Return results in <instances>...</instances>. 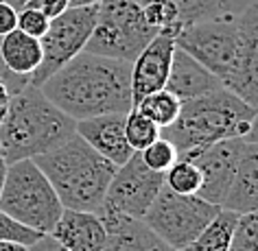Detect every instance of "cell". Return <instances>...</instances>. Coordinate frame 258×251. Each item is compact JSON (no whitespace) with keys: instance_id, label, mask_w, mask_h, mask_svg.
<instances>
[{"instance_id":"obj_8","label":"cell","mask_w":258,"mask_h":251,"mask_svg":"<svg viewBox=\"0 0 258 251\" xmlns=\"http://www.w3.org/2000/svg\"><path fill=\"white\" fill-rule=\"evenodd\" d=\"M175 48L190 55L225 86L236 61V16L228 11L223 16L212 18V20H204L182 29L175 35Z\"/></svg>"},{"instance_id":"obj_41","label":"cell","mask_w":258,"mask_h":251,"mask_svg":"<svg viewBox=\"0 0 258 251\" xmlns=\"http://www.w3.org/2000/svg\"><path fill=\"white\" fill-rule=\"evenodd\" d=\"M0 3H5V0H0Z\"/></svg>"},{"instance_id":"obj_2","label":"cell","mask_w":258,"mask_h":251,"mask_svg":"<svg viewBox=\"0 0 258 251\" xmlns=\"http://www.w3.org/2000/svg\"><path fill=\"white\" fill-rule=\"evenodd\" d=\"M75 136V120L55 107L40 88L27 86L7 103L0 125V157L5 164L57 149Z\"/></svg>"},{"instance_id":"obj_24","label":"cell","mask_w":258,"mask_h":251,"mask_svg":"<svg viewBox=\"0 0 258 251\" xmlns=\"http://www.w3.org/2000/svg\"><path fill=\"white\" fill-rule=\"evenodd\" d=\"M125 138L134 153L145 151L160 138V127H156L149 118H145L138 109H132L125 118Z\"/></svg>"},{"instance_id":"obj_23","label":"cell","mask_w":258,"mask_h":251,"mask_svg":"<svg viewBox=\"0 0 258 251\" xmlns=\"http://www.w3.org/2000/svg\"><path fill=\"white\" fill-rule=\"evenodd\" d=\"M164 186L177 195H197L202 188V173L192 162L177 157L175 164L164 173Z\"/></svg>"},{"instance_id":"obj_38","label":"cell","mask_w":258,"mask_h":251,"mask_svg":"<svg viewBox=\"0 0 258 251\" xmlns=\"http://www.w3.org/2000/svg\"><path fill=\"white\" fill-rule=\"evenodd\" d=\"M5 175H7V164L0 157V192H3V184H5Z\"/></svg>"},{"instance_id":"obj_20","label":"cell","mask_w":258,"mask_h":251,"mask_svg":"<svg viewBox=\"0 0 258 251\" xmlns=\"http://www.w3.org/2000/svg\"><path fill=\"white\" fill-rule=\"evenodd\" d=\"M236 218H238V214H234V212L221 210L202 234L197 238H192V240L179 251H228Z\"/></svg>"},{"instance_id":"obj_26","label":"cell","mask_w":258,"mask_h":251,"mask_svg":"<svg viewBox=\"0 0 258 251\" xmlns=\"http://www.w3.org/2000/svg\"><path fill=\"white\" fill-rule=\"evenodd\" d=\"M143 16L149 27H153L156 31H166L175 37L179 31V24H177V11L173 7L171 0H158V3H151L143 9Z\"/></svg>"},{"instance_id":"obj_19","label":"cell","mask_w":258,"mask_h":251,"mask_svg":"<svg viewBox=\"0 0 258 251\" xmlns=\"http://www.w3.org/2000/svg\"><path fill=\"white\" fill-rule=\"evenodd\" d=\"M0 57H3L5 66L14 74L27 76L31 81V74H33L42 63L40 40H35V37L14 29L11 33L0 37Z\"/></svg>"},{"instance_id":"obj_3","label":"cell","mask_w":258,"mask_h":251,"mask_svg":"<svg viewBox=\"0 0 258 251\" xmlns=\"http://www.w3.org/2000/svg\"><path fill=\"white\" fill-rule=\"evenodd\" d=\"M33 162L46 175L63 210L94 214L101 210L107 186L118 171V166L99 155L77 133L61 146L37 155Z\"/></svg>"},{"instance_id":"obj_4","label":"cell","mask_w":258,"mask_h":251,"mask_svg":"<svg viewBox=\"0 0 258 251\" xmlns=\"http://www.w3.org/2000/svg\"><path fill=\"white\" fill-rule=\"evenodd\" d=\"M254 116L256 109L243 103L228 88H219L199 99L182 103L177 120L160 131V136L175 146L179 157L221 140L245 138Z\"/></svg>"},{"instance_id":"obj_17","label":"cell","mask_w":258,"mask_h":251,"mask_svg":"<svg viewBox=\"0 0 258 251\" xmlns=\"http://www.w3.org/2000/svg\"><path fill=\"white\" fill-rule=\"evenodd\" d=\"M219 88H225V86L215 74L208 72L202 63L195 61L190 55H186L184 50L175 48L164 90H169L173 96H177L182 103H186V101L199 99V96L208 92H215Z\"/></svg>"},{"instance_id":"obj_5","label":"cell","mask_w":258,"mask_h":251,"mask_svg":"<svg viewBox=\"0 0 258 251\" xmlns=\"http://www.w3.org/2000/svg\"><path fill=\"white\" fill-rule=\"evenodd\" d=\"M0 210L24 227L50 234L59 221L63 205L33 159H20L7 164Z\"/></svg>"},{"instance_id":"obj_10","label":"cell","mask_w":258,"mask_h":251,"mask_svg":"<svg viewBox=\"0 0 258 251\" xmlns=\"http://www.w3.org/2000/svg\"><path fill=\"white\" fill-rule=\"evenodd\" d=\"M164 186V173H156L147 169L140 153H134L122 166H118L116 175L107 186L105 201L101 208L114 210L118 214L143 218L149 210L153 199L158 197L160 188Z\"/></svg>"},{"instance_id":"obj_15","label":"cell","mask_w":258,"mask_h":251,"mask_svg":"<svg viewBox=\"0 0 258 251\" xmlns=\"http://www.w3.org/2000/svg\"><path fill=\"white\" fill-rule=\"evenodd\" d=\"M96 214L107 229V242L103 251H173L138 218L107 208H101Z\"/></svg>"},{"instance_id":"obj_6","label":"cell","mask_w":258,"mask_h":251,"mask_svg":"<svg viewBox=\"0 0 258 251\" xmlns=\"http://www.w3.org/2000/svg\"><path fill=\"white\" fill-rule=\"evenodd\" d=\"M158 33L132 0H103L96 5V24L86 53L134 63Z\"/></svg>"},{"instance_id":"obj_30","label":"cell","mask_w":258,"mask_h":251,"mask_svg":"<svg viewBox=\"0 0 258 251\" xmlns=\"http://www.w3.org/2000/svg\"><path fill=\"white\" fill-rule=\"evenodd\" d=\"M29 7L44 11L48 18H55L70 7V0H31Z\"/></svg>"},{"instance_id":"obj_25","label":"cell","mask_w":258,"mask_h":251,"mask_svg":"<svg viewBox=\"0 0 258 251\" xmlns=\"http://www.w3.org/2000/svg\"><path fill=\"white\" fill-rule=\"evenodd\" d=\"M228 251H258V212L238 214Z\"/></svg>"},{"instance_id":"obj_16","label":"cell","mask_w":258,"mask_h":251,"mask_svg":"<svg viewBox=\"0 0 258 251\" xmlns=\"http://www.w3.org/2000/svg\"><path fill=\"white\" fill-rule=\"evenodd\" d=\"M50 236L66 251H103L107 229L94 212L63 210Z\"/></svg>"},{"instance_id":"obj_27","label":"cell","mask_w":258,"mask_h":251,"mask_svg":"<svg viewBox=\"0 0 258 251\" xmlns=\"http://www.w3.org/2000/svg\"><path fill=\"white\" fill-rule=\"evenodd\" d=\"M140 157H143L147 169H151L156 173H166L173 164H175L177 151L169 140H164L162 136H160L153 144H149L145 151H140Z\"/></svg>"},{"instance_id":"obj_13","label":"cell","mask_w":258,"mask_h":251,"mask_svg":"<svg viewBox=\"0 0 258 251\" xmlns=\"http://www.w3.org/2000/svg\"><path fill=\"white\" fill-rule=\"evenodd\" d=\"M175 53V37L166 31L153 37L151 44L132 63V99L134 105L140 103L145 96L160 92L166 86L169 70Z\"/></svg>"},{"instance_id":"obj_21","label":"cell","mask_w":258,"mask_h":251,"mask_svg":"<svg viewBox=\"0 0 258 251\" xmlns=\"http://www.w3.org/2000/svg\"><path fill=\"white\" fill-rule=\"evenodd\" d=\"M134 109H138L145 118H149L162 131L177 120L179 109H182V101L177 96H173L169 90H160V92L145 96L143 101L134 105Z\"/></svg>"},{"instance_id":"obj_35","label":"cell","mask_w":258,"mask_h":251,"mask_svg":"<svg viewBox=\"0 0 258 251\" xmlns=\"http://www.w3.org/2000/svg\"><path fill=\"white\" fill-rule=\"evenodd\" d=\"M103 0H70V7H96Z\"/></svg>"},{"instance_id":"obj_33","label":"cell","mask_w":258,"mask_h":251,"mask_svg":"<svg viewBox=\"0 0 258 251\" xmlns=\"http://www.w3.org/2000/svg\"><path fill=\"white\" fill-rule=\"evenodd\" d=\"M0 251H31L27 244L11 242V240H0Z\"/></svg>"},{"instance_id":"obj_28","label":"cell","mask_w":258,"mask_h":251,"mask_svg":"<svg viewBox=\"0 0 258 251\" xmlns=\"http://www.w3.org/2000/svg\"><path fill=\"white\" fill-rule=\"evenodd\" d=\"M42 236L44 234L24 227V225L14 221V218L7 216L3 210H0V240H11V242H20V244L31 247V244H35Z\"/></svg>"},{"instance_id":"obj_22","label":"cell","mask_w":258,"mask_h":251,"mask_svg":"<svg viewBox=\"0 0 258 251\" xmlns=\"http://www.w3.org/2000/svg\"><path fill=\"white\" fill-rule=\"evenodd\" d=\"M177 11L179 29L228 14V0H171Z\"/></svg>"},{"instance_id":"obj_14","label":"cell","mask_w":258,"mask_h":251,"mask_svg":"<svg viewBox=\"0 0 258 251\" xmlns=\"http://www.w3.org/2000/svg\"><path fill=\"white\" fill-rule=\"evenodd\" d=\"M125 118L127 114H105L86 118L75 122V133L81 140H86L99 155L116 166H122L134 155L125 138Z\"/></svg>"},{"instance_id":"obj_1","label":"cell","mask_w":258,"mask_h":251,"mask_svg":"<svg viewBox=\"0 0 258 251\" xmlns=\"http://www.w3.org/2000/svg\"><path fill=\"white\" fill-rule=\"evenodd\" d=\"M40 90L75 122L134 109L132 63L86 50L48 76Z\"/></svg>"},{"instance_id":"obj_9","label":"cell","mask_w":258,"mask_h":251,"mask_svg":"<svg viewBox=\"0 0 258 251\" xmlns=\"http://www.w3.org/2000/svg\"><path fill=\"white\" fill-rule=\"evenodd\" d=\"M96 24V7H68L63 14L50 18L48 31L40 40L42 63L31 74V86L40 88L48 76L63 68L70 59L86 50Z\"/></svg>"},{"instance_id":"obj_31","label":"cell","mask_w":258,"mask_h":251,"mask_svg":"<svg viewBox=\"0 0 258 251\" xmlns=\"http://www.w3.org/2000/svg\"><path fill=\"white\" fill-rule=\"evenodd\" d=\"M18 27V11L7 3H0V37L11 33Z\"/></svg>"},{"instance_id":"obj_34","label":"cell","mask_w":258,"mask_h":251,"mask_svg":"<svg viewBox=\"0 0 258 251\" xmlns=\"http://www.w3.org/2000/svg\"><path fill=\"white\" fill-rule=\"evenodd\" d=\"M245 142L258 144V112H256V116H254V120H251V127H249L247 136H245Z\"/></svg>"},{"instance_id":"obj_37","label":"cell","mask_w":258,"mask_h":251,"mask_svg":"<svg viewBox=\"0 0 258 251\" xmlns=\"http://www.w3.org/2000/svg\"><path fill=\"white\" fill-rule=\"evenodd\" d=\"M7 103H9V92H7V88H5L3 79H0V105H7Z\"/></svg>"},{"instance_id":"obj_18","label":"cell","mask_w":258,"mask_h":251,"mask_svg":"<svg viewBox=\"0 0 258 251\" xmlns=\"http://www.w3.org/2000/svg\"><path fill=\"white\" fill-rule=\"evenodd\" d=\"M221 210L234 214L258 212V144L245 142V149L238 159L234 179L225 195Z\"/></svg>"},{"instance_id":"obj_36","label":"cell","mask_w":258,"mask_h":251,"mask_svg":"<svg viewBox=\"0 0 258 251\" xmlns=\"http://www.w3.org/2000/svg\"><path fill=\"white\" fill-rule=\"evenodd\" d=\"M5 3H7L9 7H14L16 11H22L24 7H29L31 5V0H5Z\"/></svg>"},{"instance_id":"obj_32","label":"cell","mask_w":258,"mask_h":251,"mask_svg":"<svg viewBox=\"0 0 258 251\" xmlns=\"http://www.w3.org/2000/svg\"><path fill=\"white\" fill-rule=\"evenodd\" d=\"M29 249H31V251H66L50 234H44L40 240H37L35 244H31Z\"/></svg>"},{"instance_id":"obj_11","label":"cell","mask_w":258,"mask_h":251,"mask_svg":"<svg viewBox=\"0 0 258 251\" xmlns=\"http://www.w3.org/2000/svg\"><path fill=\"white\" fill-rule=\"evenodd\" d=\"M243 149H245V138H232V140L215 142L206 146V149L179 155L192 162L199 169V173H202V188H199L197 197L221 208L223 199L230 190L232 179H234Z\"/></svg>"},{"instance_id":"obj_12","label":"cell","mask_w":258,"mask_h":251,"mask_svg":"<svg viewBox=\"0 0 258 251\" xmlns=\"http://www.w3.org/2000/svg\"><path fill=\"white\" fill-rule=\"evenodd\" d=\"M236 61L225 88L258 112V0L236 16Z\"/></svg>"},{"instance_id":"obj_39","label":"cell","mask_w":258,"mask_h":251,"mask_svg":"<svg viewBox=\"0 0 258 251\" xmlns=\"http://www.w3.org/2000/svg\"><path fill=\"white\" fill-rule=\"evenodd\" d=\"M132 3H134V5H138L140 9H145L147 5H151V3H158V0H132Z\"/></svg>"},{"instance_id":"obj_29","label":"cell","mask_w":258,"mask_h":251,"mask_svg":"<svg viewBox=\"0 0 258 251\" xmlns=\"http://www.w3.org/2000/svg\"><path fill=\"white\" fill-rule=\"evenodd\" d=\"M48 24H50V18L40 9L24 7L22 11H18V27L16 29L31 37H35V40H42L44 33L48 31Z\"/></svg>"},{"instance_id":"obj_7","label":"cell","mask_w":258,"mask_h":251,"mask_svg":"<svg viewBox=\"0 0 258 251\" xmlns=\"http://www.w3.org/2000/svg\"><path fill=\"white\" fill-rule=\"evenodd\" d=\"M219 212H221L219 205L204 201L202 197L177 195L162 186L140 221L164 244H169L173 251H179L202 234Z\"/></svg>"},{"instance_id":"obj_40","label":"cell","mask_w":258,"mask_h":251,"mask_svg":"<svg viewBox=\"0 0 258 251\" xmlns=\"http://www.w3.org/2000/svg\"><path fill=\"white\" fill-rule=\"evenodd\" d=\"M5 112H7V105H0V125H3V118H5Z\"/></svg>"}]
</instances>
